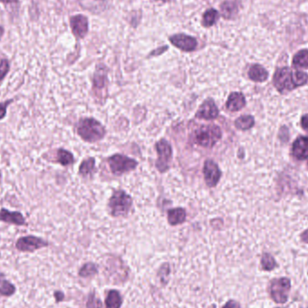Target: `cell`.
<instances>
[{"instance_id": "3957f363", "label": "cell", "mask_w": 308, "mask_h": 308, "mask_svg": "<svg viewBox=\"0 0 308 308\" xmlns=\"http://www.w3.org/2000/svg\"><path fill=\"white\" fill-rule=\"evenodd\" d=\"M221 138V128L217 125H204L193 134L194 143L204 148H212Z\"/></svg>"}, {"instance_id": "ab89813d", "label": "cell", "mask_w": 308, "mask_h": 308, "mask_svg": "<svg viewBox=\"0 0 308 308\" xmlns=\"http://www.w3.org/2000/svg\"><path fill=\"white\" fill-rule=\"evenodd\" d=\"M1 176H2V173H1V171H0V178H1Z\"/></svg>"}, {"instance_id": "484cf974", "label": "cell", "mask_w": 308, "mask_h": 308, "mask_svg": "<svg viewBox=\"0 0 308 308\" xmlns=\"http://www.w3.org/2000/svg\"><path fill=\"white\" fill-rule=\"evenodd\" d=\"M95 159L88 158L84 160L79 166V172L80 175L86 177L87 175H90L95 170Z\"/></svg>"}, {"instance_id": "83f0119b", "label": "cell", "mask_w": 308, "mask_h": 308, "mask_svg": "<svg viewBox=\"0 0 308 308\" xmlns=\"http://www.w3.org/2000/svg\"><path fill=\"white\" fill-rule=\"evenodd\" d=\"M293 64L296 68H308V50H302L296 53Z\"/></svg>"}, {"instance_id": "836d02e7", "label": "cell", "mask_w": 308, "mask_h": 308, "mask_svg": "<svg viewBox=\"0 0 308 308\" xmlns=\"http://www.w3.org/2000/svg\"><path fill=\"white\" fill-rule=\"evenodd\" d=\"M167 49H168V46H163V47L158 48V49H156V50L151 51L150 53V56L161 55L163 52H165V51H167Z\"/></svg>"}, {"instance_id": "d6986e66", "label": "cell", "mask_w": 308, "mask_h": 308, "mask_svg": "<svg viewBox=\"0 0 308 308\" xmlns=\"http://www.w3.org/2000/svg\"><path fill=\"white\" fill-rule=\"evenodd\" d=\"M250 79L256 81V82H263L266 79H268V71L265 70L264 68L259 65V64H254L252 67L250 68L249 72H248Z\"/></svg>"}, {"instance_id": "44dd1931", "label": "cell", "mask_w": 308, "mask_h": 308, "mask_svg": "<svg viewBox=\"0 0 308 308\" xmlns=\"http://www.w3.org/2000/svg\"><path fill=\"white\" fill-rule=\"evenodd\" d=\"M56 161L58 163L63 166H69L71 165L75 159L73 154L68 150H65L64 148H59L57 150V155H56Z\"/></svg>"}, {"instance_id": "1f68e13d", "label": "cell", "mask_w": 308, "mask_h": 308, "mask_svg": "<svg viewBox=\"0 0 308 308\" xmlns=\"http://www.w3.org/2000/svg\"><path fill=\"white\" fill-rule=\"evenodd\" d=\"M13 102H14V99H8V100H5L3 102H0V120H3L7 116L8 107Z\"/></svg>"}, {"instance_id": "f35d334b", "label": "cell", "mask_w": 308, "mask_h": 308, "mask_svg": "<svg viewBox=\"0 0 308 308\" xmlns=\"http://www.w3.org/2000/svg\"><path fill=\"white\" fill-rule=\"evenodd\" d=\"M3 35V28L0 26V38H1V36Z\"/></svg>"}, {"instance_id": "f1b7e54d", "label": "cell", "mask_w": 308, "mask_h": 308, "mask_svg": "<svg viewBox=\"0 0 308 308\" xmlns=\"http://www.w3.org/2000/svg\"><path fill=\"white\" fill-rule=\"evenodd\" d=\"M170 265L168 264V263L162 265V267L159 269L158 275L160 276L161 282H162L163 284L166 285L168 283V279H169V276H170Z\"/></svg>"}, {"instance_id": "8992f818", "label": "cell", "mask_w": 308, "mask_h": 308, "mask_svg": "<svg viewBox=\"0 0 308 308\" xmlns=\"http://www.w3.org/2000/svg\"><path fill=\"white\" fill-rule=\"evenodd\" d=\"M108 165L110 167L112 173L120 176L122 174L135 170L138 165V162L126 155L115 154L108 159Z\"/></svg>"}, {"instance_id": "5bb4252c", "label": "cell", "mask_w": 308, "mask_h": 308, "mask_svg": "<svg viewBox=\"0 0 308 308\" xmlns=\"http://www.w3.org/2000/svg\"><path fill=\"white\" fill-rule=\"evenodd\" d=\"M293 154L297 160H305L308 158V137L301 136L293 143Z\"/></svg>"}, {"instance_id": "ffe728a7", "label": "cell", "mask_w": 308, "mask_h": 308, "mask_svg": "<svg viewBox=\"0 0 308 308\" xmlns=\"http://www.w3.org/2000/svg\"><path fill=\"white\" fill-rule=\"evenodd\" d=\"M219 17H220V15L218 10H215L214 8H209L203 15L202 25L204 27H211L218 22Z\"/></svg>"}, {"instance_id": "60d3db41", "label": "cell", "mask_w": 308, "mask_h": 308, "mask_svg": "<svg viewBox=\"0 0 308 308\" xmlns=\"http://www.w3.org/2000/svg\"><path fill=\"white\" fill-rule=\"evenodd\" d=\"M163 1H166V0H163Z\"/></svg>"}, {"instance_id": "e575fe53", "label": "cell", "mask_w": 308, "mask_h": 308, "mask_svg": "<svg viewBox=\"0 0 308 308\" xmlns=\"http://www.w3.org/2000/svg\"><path fill=\"white\" fill-rule=\"evenodd\" d=\"M53 296L55 298L56 303H59L64 299V293L59 291V290H56L53 293Z\"/></svg>"}, {"instance_id": "8fae6325", "label": "cell", "mask_w": 308, "mask_h": 308, "mask_svg": "<svg viewBox=\"0 0 308 308\" xmlns=\"http://www.w3.org/2000/svg\"><path fill=\"white\" fill-rule=\"evenodd\" d=\"M219 115V109L212 99H206L198 109L196 117L205 120H213Z\"/></svg>"}, {"instance_id": "4fadbf2b", "label": "cell", "mask_w": 308, "mask_h": 308, "mask_svg": "<svg viewBox=\"0 0 308 308\" xmlns=\"http://www.w3.org/2000/svg\"><path fill=\"white\" fill-rule=\"evenodd\" d=\"M0 222L17 226L26 225V220L23 213L19 211H10L7 208L0 209Z\"/></svg>"}, {"instance_id": "ba28073f", "label": "cell", "mask_w": 308, "mask_h": 308, "mask_svg": "<svg viewBox=\"0 0 308 308\" xmlns=\"http://www.w3.org/2000/svg\"><path fill=\"white\" fill-rule=\"evenodd\" d=\"M49 246V242L36 235H26L20 237L16 242V248L21 253H35L36 251Z\"/></svg>"}, {"instance_id": "5b68a950", "label": "cell", "mask_w": 308, "mask_h": 308, "mask_svg": "<svg viewBox=\"0 0 308 308\" xmlns=\"http://www.w3.org/2000/svg\"><path fill=\"white\" fill-rule=\"evenodd\" d=\"M291 289V281L289 278L274 279L269 286V294L276 304H285L289 300V292Z\"/></svg>"}, {"instance_id": "52a82bcc", "label": "cell", "mask_w": 308, "mask_h": 308, "mask_svg": "<svg viewBox=\"0 0 308 308\" xmlns=\"http://www.w3.org/2000/svg\"><path fill=\"white\" fill-rule=\"evenodd\" d=\"M158 159L155 163V166L160 172H166L170 168V162L172 159V148L170 142L166 141L165 139H162L159 141L155 145Z\"/></svg>"}, {"instance_id": "d4e9b609", "label": "cell", "mask_w": 308, "mask_h": 308, "mask_svg": "<svg viewBox=\"0 0 308 308\" xmlns=\"http://www.w3.org/2000/svg\"><path fill=\"white\" fill-rule=\"evenodd\" d=\"M261 268L265 271H271L278 267V263L275 261L274 257L267 253H263V255L261 257Z\"/></svg>"}, {"instance_id": "7a4b0ae2", "label": "cell", "mask_w": 308, "mask_h": 308, "mask_svg": "<svg viewBox=\"0 0 308 308\" xmlns=\"http://www.w3.org/2000/svg\"><path fill=\"white\" fill-rule=\"evenodd\" d=\"M77 133L84 141L95 142L104 138L106 129L96 119L82 118L77 124Z\"/></svg>"}, {"instance_id": "6da1fadb", "label": "cell", "mask_w": 308, "mask_h": 308, "mask_svg": "<svg viewBox=\"0 0 308 308\" xmlns=\"http://www.w3.org/2000/svg\"><path fill=\"white\" fill-rule=\"evenodd\" d=\"M308 81V75L299 71H292L289 68H282L274 76V85L281 91H290L303 86Z\"/></svg>"}, {"instance_id": "d590c367", "label": "cell", "mask_w": 308, "mask_h": 308, "mask_svg": "<svg viewBox=\"0 0 308 308\" xmlns=\"http://www.w3.org/2000/svg\"><path fill=\"white\" fill-rule=\"evenodd\" d=\"M301 125L304 130L308 131V114L303 115L301 118Z\"/></svg>"}, {"instance_id": "8d00e7d4", "label": "cell", "mask_w": 308, "mask_h": 308, "mask_svg": "<svg viewBox=\"0 0 308 308\" xmlns=\"http://www.w3.org/2000/svg\"><path fill=\"white\" fill-rule=\"evenodd\" d=\"M301 240L305 243H308V229L305 230L304 233L301 234Z\"/></svg>"}, {"instance_id": "7402d4cb", "label": "cell", "mask_w": 308, "mask_h": 308, "mask_svg": "<svg viewBox=\"0 0 308 308\" xmlns=\"http://www.w3.org/2000/svg\"><path fill=\"white\" fill-rule=\"evenodd\" d=\"M122 303V296L117 290H111L105 301L106 308H120Z\"/></svg>"}, {"instance_id": "ac0fdd59", "label": "cell", "mask_w": 308, "mask_h": 308, "mask_svg": "<svg viewBox=\"0 0 308 308\" xmlns=\"http://www.w3.org/2000/svg\"><path fill=\"white\" fill-rule=\"evenodd\" d=\"M16 292V286L8 281L4 273L0 271V295L9 297L14 296Z\"/></svg>"}, {"instance_id": "30bf717a", "label": "cell", "mask_w": 308, "mask_h": 308, "mask_svg": "<svg viewBox=\"0 0 308 308\" xmlns=\"http://www.w3.org/2000/svg\"><path fill=\"white\" fill-rule=\"evenodd\" d=\"M170 41L175 47L184 51H193L198 47V41L192 36L178 34L170 36Z\"/></svg>"}, {"instance_id": "4316f807", "label": "cell", "mask_w": 308, "mask_h": 308, "mask_svg": "<svg viewBox=\"0 0 308 308\" xmlns=\"http://www.w3.org/2000/svg\"><path fill=\"white\" fill-rule=\"evenodd\" d=\"M98 273V266L93 262H87L79 269V276L84 279L91 278Z\"/></svg>"}, {"instance_id": "603a6c76", "label": "cell", "mask_w": 308, "mask_h": 308, "mask_svg": "<svg viewBox=\"0 0 308 308\" xmlns=\"http://www.w3.org/2000/svg\"><path fill=\"white\" fill-rule=\"evenodd\" d=\"M107 80V69L103 65H99L96 69L94 75V86L98 88H102Z\"/></svg>"}, {"instance_id": "4dcf8cb0", "label": "cell", "mask_w": 308, "mask_h": 308, "mask_svg": "<svg viewBox=\"0 0 308 308\" xmlns=\"http://www.w3.org/2000/svg\"><path fill=\"white\" fill-rule=\"evenodd\" d=\"M10 70V64L7 59H3L0 61V82L8 75Z\"/></svg>"}, {"instance_id": "277c9868", "label": "cell", "mask_w": 308, "mask_h": 308, "mask_svg": "<svg viewBox=\"0 0 308 308\" xmlns=\"http://www.w3.org/2000/svg\"><path fill=\"white\" fill-rule=\"evenodd\" d=\"M132 206L133 199L127 192L122 190L115 191L108 202V208L110 210V213L115 218L127 215L132 209Z\"/></svg>"}, {"instance_id": "7c38bea8", "label": "cell", "mask_w": 308, "mask_h": 308, "mask_svg": "<svg viewBox=\"0 0 308 308\" xmlns=\"http://www.w3.org/2000/svg\"><path fill=\"white\" fill-rule=\"evenodd\" d=\"M71 26L73 35L77 38L82 39L87 36L88 32V21L86 16L82 15L71 16Z\"/></svg>"}, {"instance_id": "9a60e30c", "label": "cell", "mask_w": 308, "mask_h": 308, "mask_svg": "<svg viewBox=\"0 0 308 308\" xmlns=\"http://www.w3.org/2000/svg\"><path fill=\"white\" fill-rule=\"evenodd\" d=\"M245 98L242 93L233 92L230 94L226 102V108L232 112L241 110L245 106Z\"/></svg>"}, {"instance_id": "9c48e42d", "label": "cell", "mask_w": 308, "mask_h": 308, "mask_svg": "<svg viewBox=\"0 0 308 308\" xmlns=\"http://www.w3.org/2000/svg\"><path fill=\"white\" fill-rule=\"evenodd\" d=\"M205 184L209 188L217 186L221 178L222 172L218 164L212 160H206L203 167Z\"/></svg>"}, {"instance_id": "2e32d148", "label": "cell", "mask_w": 308, "mask_h": 308, "mask_svg": "<svg viewBox=\"0 0 308 308\" xmlns=\"http://www.w3.org/2000/svg\"><path fill=\"white\" fill-rule=\"evenodd\" d=\"M222 16L225 19H233L238 14L237 0H225L220 7Z\"/></svg>"}, {"instance_id": "f546056e", "label": "cell", "mask_w": 308, "mask_h": 308, "mask_svg": "<svg viewBox=\"0 0 308 308\" xmlns=\"http://www.w3.org/2000/svg\"><path fill=\"white\" fill-rule=\"evenodd\" d=\"M87 308H102L103 304L101 300L95 296L94 293H90L87 297Z\"/></svg>"}, {"instance_id": "74e56055", "label": "cell", "mask_w": 308, "mask_h": 308, "mask_svg": "<svg viewBox=\"0 0 308 308\" xmlns=\"http://www.w3.org/2000/svg\"><path fill=\"white\" fill-rule=\"evenodd\" d=\"M1 3H8V4H14L18 3V0H0Z\"/></svg>"}, {"instance_id": "e0dca14e", "label": "cell", "mask_w": 308, "mask_h": 308, "mask_svg": "<svg viewBox=\"0 0 308 308\" xmlns=\"http://www.w3.org/2000/svg\"><path fill=\"white\" fill-rule=\"evenodd\" d=\"M186 210L182 207L172 208L168 211V222L170 225H181L186 221Z\"/></svg>"}, {"instance_id": "cb8c5ba5", "label": "cell", "mask_w": 308, "mask_h": 308, "mask_svg": "<svg viewBox=\"0 0 308 308\" xmlns=\"http://www.w3.org/2000/svg\"><path fill=\"white\" fill-rule=\"evenodd\" d=\"M254 118L252 115H245L236 119L234 124L239 130L246 131L251 129L254 126Z\"/></svg>"}, {"instance_id": "d6a6232c", "label": "cell", "mask_w": 308, "mask_h": 308, "mask_svg": "<svg viewBox=\"0 0 308 308\" xmlns=\"http://www.w3.org/2000/svg\"><path fill=\"white\" fill-rule=\"evenodd\" d=\"M223 308H241V304H239L237 301L229 300Z\"/></svg>"}]
</instances>
